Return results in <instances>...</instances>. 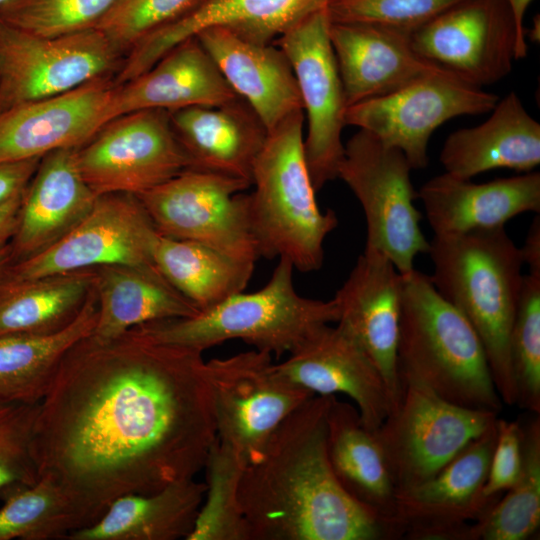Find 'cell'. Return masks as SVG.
<instances>
[{"label": "cell", "instance_id": "1", "mask_svg": "<svg viewBox=\"0 0 540 540\" xmlns=\"http://www.w3.org/2000/svg\"><path fill=\"white\" fill-rule=\"evenodd\" d=\"M202 352L137 327L92 333L63 356L39 404L32 453L86 527L126 494H149L204 469L216 439Z\"/></svg>", "mask_w": 540, "mask_h": 540}, {"label": "cell", "instance_id": "2", "mask_svg": "<svg viewBox=\"0 0 540 540\" xmlns=\"http://www.w3.org/2000/svg\"><path fill=\"white\" fill-rule=\"evenodd\" d=\"M332 395H314L244 467L239 501L250 540H383L392 529L341 486L327 451Z\"/></svg>", "mask_w": 540, "mask_h": 540}, {"label": "cell", "instance_id": "3", "mask_svg": "<svg viewBox=\"0 0 540 540\" xmlns=\"http://www.w3.org/2000/svg\"><path fill=\"white\" fill-rule=\"evenodd\" d=\"M427 254L434 287L477 334L501 401L516 404L509 339L523 280L520 247L498 227L434 235Z\"/></svg>", "mask_w": 540, "mask_h": 540}, {"label": "cell", "instance_id": "4", "mask_svg": "<svg viewBox=\"0 0 540 540\" xmlns=\"http://www.w3.org/2000/svg\"><path fill=\"white\" fill-rule=\"evenodd\" d=\"M402 274L399 376L456 405L498 414L503 402L474 329L438 293L430 276L415 268Z\"/></svg>", "mask_w": 540, "mask_h": 540}, {"label": "cell", "instance_id": "5", "mask_svg": "<svg viewBox=\"0 0 540 540\" xmlns=\"http://www.w3.org/2000/svg\"><path fill=\"white\" fill-rule=\"evenodd\" d=\"M303 111L268 131L252 170L249 218L260 257L284 258L300 272L321 268L324 241L338 225L322 211L304 152Z\"/></svg>", "mask_w": 540, "mask_h": 540}, {"label": "cell", "instance_id": "6", "mask_svg": "<svg viewBox=\"0 0 540 540\" xmlns=\"http://www.w3.org/2000/svg\"><path fill=\"white\" fill-rule=\"evenodd\" d=\"M294 267L279 258L268 282L252 293L239 292L191 317L137 326L151 338L203 352L240 339L256 350L290 354L322 327L337 323L339 308L301 296L293 283Z\"/></svg>", "mask_w": 540, "mask_h": 540}, {"label": "cell", "instance_id": "7", "mask_svg": "<svg viewBox=\"0 0 540 540\" xmlns=\"http://www.w3.org/2000/svg\"><path fill=\"white\" fill-rule=\"evenodd\" d=\"M405 155L360 130L344 145L337 178L359 201L366 221V249L386 255L401 273L414 269V259L428 253L420 227L421 212Z\"/></svg>", "mask_w": 540, "mask_h": 540}, {"label": "cell", "instance_id": "8", "mask_svg": "<svg viewBox=\"0 0 540 540\" xmlns=\"http://www.w3.org/2000/svg\"><path fill=\"white\" fill-rule=\"evenodd\" d=\"M400 380L396 405L374 430L397 492L433 477L498 418L451 403L414 379Z\"/></svg>", "mask_w": 540, "mask_h": 540}, {"label": "cell", "instance_id": "9", "mask_svg": "<svg viewBox=\"0 0 540 540\" xmlns=\"http://www.w3.org/2000/svg\"><path fill=\"white\" fill-rule=\"evenodd\" d=\"M272 354L251 350L205 363L219 441L247 464L276 428L314 394L284 377Z\"/></svg>", "mask_w": 540, "mask_h": 540}, {"label": "cell", "instance_id": "10", "mask_svg": "<svg viewBox=\"0 0 540 540\" xmlns=\"http://www.w3.org/2000/svg\"><path fill=\"white\" fill-rule=\"evenodd\" d=\"M249 181L186 169L137 198L158 233L199 242L238 260L260 258L249 218Z\"/></svg>", "mask_w": 540, "mask_h": 540}, {"label": "cell", "instance_id": "11", "mask_svg": "<svg viewBox=\"0 0 540 540\" xmlns=\"http://www.w3.org/2000/svg\"><path fill=\"white\" fill-rule=\"evenodd\" d=\"M123 59L96 28L42 37L0 21V113L111 76Z\"/></svg>", "mask_w": 540, "mask_h": 540}, {"label": "cell", "instance_id": "12", "mask_svg": "<svg viewBox=\"0 0 540 540\" xmlns=\"http://www.w3.org/2000/svg\"><path fill=\"white\" fill-rule=\"evenodd\" d=\"M80 172L97 195H140L191 167L169 112L134 111L103 125L77 148Z\"/></svg>", "mask_w": 540, "mask_h": 540}, {"label": "cell", "instance_id": "13", "mask_svg": "<svg viewBox=\"0 0 540 540\" xmlns=\"http://www.w3.org/2000/svg\"><path fill=\"white\" fill-rule=\"evenodd\" d=\"M329 25L325 7L299 19L277 38L292 67L306 114L304 152L316 192L337 178L344 157L341 134L347 104Z\"/></svg>", "mask_w": 540, "mask_h": 540}, {"label": "cell", "instance_id": "14", "mask_svg": "<svg viewBox=\"0 0 540 540\" xmlns=\"http://www.w3.org/2000/svg\"><path fill=\"white\" fill-rule=\"evenodd\" d=\"M158 235L137 196L100 195L70 232L38 254L12 263L3 277L30 279L108 265L154 266Z\"/></svg>", "mask_w": 540, "mask_h": 540}, {"label": "cell", "instance_id": "15", "mask_svg": "<svg viewBox=\"0 0 540 540\" xmlns=\"http://www.w3.org/2000/svg\"><path fill=\"white\" fill-rule=\"evenodd\" d=\"M499 97L440 72L391 94L347 107L346 125L358 127L400 150L412 169L428 164V142L447 120L491 111Z\"/></svg>", "mask_w": 540, "mask_h": 540}, {"label": "cell", "instance_id": "16", "mask_svg": "<svg viewBox=\"0 0 540 540\" xmlns=\"http://www.w3.org/2000/svg\"><path fill=\"white\" fill-rule=\"evenodd\" d=\"M410 43L426 61L480 88L509 74L516 34L504 0H463L413 30Z\"/></svg>", "mask_w": 540, "mask_h": 540}, {"label": "cell", "instance_id": "17", "mask_svg": "<svg viewBox=\"0 0 540 540\" xmlns=\"http://www.w3.org/2000/svg\"><path fill=\"white\" fill-rule=\"evenodd\" d=\"M496 436L497 421L433 477L397 492L400 538L465 540L468 526L501 497L483 492Z\"/></svg>", "mask_w": 540, "mask_h": 540}, {"label": "cell", "instance_id": "18", "mask_svg": "<svg viewBox=\"0 0 540 540\" xmlns=\"http://www.w3.org/2000/svg\"><path fill=\"white\" fill-rule=\"evenodd\" d=\"M402 286L403 274L393 262L383 253L365 248L334 296L339 308L337 322L356 338L378 369L390 410L401 393L397 348Z\"/></svg>", "mask_w": 540, "mask_h": 540}, {"label": "cell", "instance_id": "19", "mask_svg": "<svg viewBox=\"0 0 540 540\" xmlns=\"http://www.w3.org/2000/svg\"><path fill=\"white\" fill-rule=\"evenodd\" d=\"M114 87L111 76H102L1 112L0 162L42 158L61 148L82 146L105 125Z\"/></svg>", "mask_w": 540, "mask_h": 540}, {"label": "cell", "instance_id": "20", "mask_svg": "<svg viewBox=\"0 0 540 540\" xmlns=\"http://www.w3.org/2000/svg\"><path fill=\"white\" fill-rule=\"evenodd\" d=\"M329 0H201L190 12L154 31L124 57L114 82L124 84L201 31L221 27L258 43H272L287 28Z\"/></svg>", "mask_w": 540, "mask_h": 540}, {"label": "cell", "instance_id": "21", "mask_svg": "<svg viewBox=\"0 0 540 540\" xmlns=\"http://www.w3.org/2000/svg\"><path fill=\"white\" fill-rule=\"evenodd\" d=\"M276 368L314 395H347L370 430H376L390 410L381 374L356 338L338 322L335 327L329 324L319 329Z\"/></svg>", "mask_w": 540, "mask_h": 540}, {"label": "cell", "instance_id": "22", "mask_svg": "<svg viewBox=\"0 0 540 540\" xmlns=\"http://www.w3.org/2000/svg\"><path fill=\"white\" fill-rule=\"evenodd\" d=\"M329 38L347 107L446 72L419 56L405 31L369 23L330 22Z\"/></svg>", "mask_w": 540, "mask_h": 540}, {"label": "cell", "instance_id": "23", "mask_svg": "<svg viewBox=\"0 0 540 540\" xmlns=\"http://www.w3.org/2000/svg\"><path fill=\"white\" fill-rule=\"evenodd\" d=\"M195 37L267 132L303 111L292 67L279 47L251 41L221 27L205 29Z\"/></svg>", "mask_w": 540, "mask_h": 540}, {"label": "cell", "instance_id": "24", "mask_svg": "<svg viewBox=\"0 0 540 540\" xmlns=\"http://www.w3.org/2000/svg\"><path fill=\"white\" fill-rule=\"evenodd\" d=\"M418 198L434 235L504 227L524 212L540 213V173L477 184L445 172L425 182Z\"/></svg>", "mask_w": 540, "mask_h": 540}, {"label": "cell", "instance_id": "25", "mask_svg": "<svg viewBox=\"0 0 540 540\" xmlns=\"http://www.w3.org/2000/svg\"><path fill=\"white\" fill-rule=\"evenodd\" d=\"M236 98L201 43L191 37L138 77L115 85L105 122L139 110L171 112L192 106L222 105Z\"/></svg>", "mask_w": 540, "mask_h": 540}, {"label": "cell", "instance_id": "26", "mask_svg": "<svg viewBox=\"0 0 540 540\" xmlns=\"http://www.w3.org/2000/svg\"><path fill=\"white\" fill-rule=\"evenodd\" d=\"M77 148H61L42 157L24 191L17 230L10 241L13 263L54 244L92 209L98 196L80 172Z\"/></svg>", "mask_w": 540, "mask_h": 540}, {"label": "cell", "instance_id": "27", "mask_svg": "<svg viewBox=\"0 0 540 540\" xmlns=\"http://www.w3.org/2000/svg\"><path fill=\"white\" fill-rule=\"evenodd\" d=\"M173 131L192 169L251 183L255 160L267 129L241 98L217 106H192L169 112Z\"/></svg>", "mask_w": 540, "mask_h": 540}, {"label": "cell", "instance_id": "28", "mask_svg": "<svg viewBox=\"0 0 540 540\" xmlns=\"http://www.w3.org/2000/svg\"><path fill=\"white\" fill-rule=\"evenodd\" d=\"M326 421L328 457L337 480L400 538L397 490L375 431L363 424L356 406L335 395L330 398Z\"/></svg>", "mask_w": 540, "mask_h": 540}, {"label": "cell", "instance_id": "29", "mask_svg": "<svg viewBox=\"0 0 540 540\" xmlns=\"http://www.w3.org/2000/svg\"><path fill=\"white\" fill-rule=\"evenodd\" d=\"M482 124L451 133L440 153L445 172L472 177L498 168L530 172L540 163V124L515 92L498 100Z\"/></svg>", "mask_w": 540, "mask_h": 540}, {"label": "cell", "instance_id": "30", "mask_svg": "<svg viewBox=\"0 0 540 540\" xmlns=\"http://www.w3.org/2000/svg\"><path fill=\"white\" fill-rule=\"evenodd\" d=\"M205 492L206 483L189 478L153 493L123 495L97 521L73 531L67 539L187 540Z\"/></svg>", "mask_w": 540, "mask_h": 540}, {"label": "cell", "instance_id": "31", "mask_svg": "<svg viewBox=\"0 0 540 540\" xmlns=\"http://www.w3.org/2000/svg\"><path fill=\"white\" fill-rule=\"evenodd\" d=\"M97 321L92 332L110 339L144 324L194 316L199 310L155 266L95 268Z\"/></svg>", "mask_w": 540, "mask_h": 540}, {"label": "cell", "instance_id": "32", "mask_svg": "<svg viewBox=\"0 0 540 540\" xmlns=\"http://www.w3.org/2000/svg\"><path fill=\"white\" fill-rule=\"evenodd\" d=\"M96 321L93 285L82 310L65 328L48 334L0 335V403H40L63 356L93 332Z\"/></svg>", "mask_w": 540, "mask_h": 540}, {"label": "cell", "instance_id": "33", "mask_svg": "<svg viewBox=\"0 0 540 540\" xmlns=\"http://www.w3.org/2000/svg\"><path fill=\"white\" fill-rule=\"evenodd\" d=\"M94 280L95 269L0 278V335L48 334L65 328L82 310Z\"/></svg>", "mask_w": 540, "mask_h": 540}, {"label": "cell", "instance_id": "34", "mask_svg": "<svg viewBox=\"0 0 540 540\" xmlns=\"http://www.w3.org/2000/svg\"><path fill=\"white\" fill-rule=\"evenodd\" d=\"M152 261L160 274L199 311L244 291L255 263L191 240L158 235Z\"/></svg>", "mask_w": 540, "mask_h": 540}, {"label": "cell", "instance_id": "35", "mask_svg": "<svg viewBox=\"0 0 540 540\" xmlns=\"http://www.w3.org/2000/svg\"><path fill=\"white\" fill-rule=\"evenodd\" d=\"M0 540L67 539L86 522L75 502L51 476L0 493Z\"/></svg>", "mask_w": 540, "mask_h": 540}, {"label": "cell", "instance_id": "36", "mask_svg": "<svg viewBox=\"0 0 540 540\" xmlns=\"http://www.w3.org/2000/svg\"><path fill=\"white\" fill-rule=\"evenodd\" d=\"M522 426V469L504 496L477 521L465 540H525L540 526V417Z\"/></svg>", "mask_w": 540, "mask_h": 540}, {"label": "cell", "instance_id": "37", "mask_svg": "<svg viewBox=\"0 0 540 540\" xmlns=\"http://www.w3.org/2000/svg\"><path fill=\"white\" fill-rule=\"evenodd\" d=\"M246 463L216 439L208 452L205 502L187 540H250L239 501V484Z\"/></svg>", "mask_w": 540, "mask_h": 540}, {"label": "cell", "instance_id": "38", "mask_svg": "<svg viewBox=\"0 0 540 540\" xmlns=\"http://www.w3.org/2000/svg\"><path fill=\"white\" fill-rule=\"evenodd\" d=\"M516 404L540 414V275H523L509 339Z\"/></svg>", "mask_w": 540, "mask_h": 540}, {"label": "cell", "instance_id": "39", "mask_svg": "<svg viewBox=\"0 0 540 540\" xmlns=\"http://www.w3.org/2000/svg\"><path fill=\"white\" fill-rule=\"evenodd\" d=\"M117 0H8L0 21L32 35L57 37L95 28Z\"/></svg>", "mask_w": 540, "mask_h": 540}, {"label": "cell", "instance_id": "40", "mask_svg": "<svg viewBox=\"0 0 540 540\" xmlns=\"http://www.w3.org/2000/svg\"><path fill=\"white\" fill-rule=\"evenodd\" d=\"M201 0H117L95 28L124 55L154 31L181 18Z\"/></svg>", "mask_w": 540, "mask_h": 540}, {"label": "cell", "instance_id": "41", "mask_svg": "<svg viewBox=\"0 0 540 540\" xmlns=\"http://www.w3.org/2000/svg\"><path fill=\"white\" fill-rule=\"evenodd\" d=\"M39 404L0 403V493L39 478L32 453Z\"/></svg>", "mask_w": 540, "mask_h": 540}, {"label": "cell", "instance_id": "42", "mask_svg": "<svg viewBox=\"0 0 540 540\" xmlns=\"http://www.w3.org/2000/svg\"><path fill=\"white\" fill-rule=\"evenodd\" d=\"M463 0H329L330 22L381 25L411 33Z\"/></svg>", "mask_w": 540, "mask_h": 540}, {"label": "cell", "instance_id": "43", "mask_svg": "<svg viewBox=\"0 0 540 540\" xmlns=\"http://www.w3.org/2000/svg\"><path fill=\"white\" fill-rule=\"evenodd\" d=\"M522 469V426L516 421L497 419V436L487 480L486 497H500L513 486Z\"/></svg>", "mask_w": 540, "mask_h": 540}, {"label": "cell", "instance_id": "44", "mask_svg": "<svg viewBox=\"0 0 540 540\" xmlns=\"http://www.w3.org/2000/svg\"><path fill=\"white\" fill-rule=\"evenodd\" d=\"M41 159L0 162V205L25 191Z\"/></svg>", "mask_w": 540, "mask_h": 540}, {"label": "cell", "instance_id": "45", "mask_svg": "<svg viewBox=\"0 0 540 540\" xmlns=\"http://www.w3.org/2000/svg\"><path fill=\"white\" fill-rule=\"evenodd\" d=\"M24 192L0 205V249L10 243L17 230Z\"/></svg>", "mask_w": 540, "mask_h": 540}, {"label": "cell", "instance_id": "46", "mask_svg": "<svg viewBox=\"0 0 540 540\" xmlns=\"http://www.w3.org/2000/svg\"><path fill=\"white\" fill-rule=\"evenodd\" d=\"M524 265L527 264L529 273L540 275V217L533 219L523 247H520Z\"/></svg>", "mask_w": 540, "mask_h": 540}, {"label": "cell", "instance_id": "47", "mask_svg": "<svg viewBox=\"0 0 540 540\" xmlns=\"http://www.w3.org/2000/svg\"><path fill=\"white\" fill-rule=\"evenodd\" d=\"M507 4L515 26L516 46L515 60L522 59L527 55V43L524 36L523 18L526 9L532 0H504Z\"/></svg>", "mask_w": 540, "mask_h": 540}, {"label": "cell", "instance_id": "48", "mask_svg": "<svg viewBox=\"0 0 540 540\" xmlns=\"http://www.w3.org/2000/svg\"><path fill=\"white\" fill-rule=\"evenodd\" d=\"M13 263L12 250L10 243L5 247L0 249V278H2L8 269V267Z\"/></svg>", "mask_w": 540, "mask_h": 540}, {"label": "cell", "instance_id": "49", "mask_svg": "<svg viewBox=\"0 0 540 540\" xmlns=\"http://www.w3.org/2000/svg\"><path fill=\"white\" fill-rule=\"evenodd\" d=\"M540 21L539 16H537V19H534V25L533 27L528 31V36L531 41L538 43L540 39Z\"/></svg>", "mask_w": 540, "mask_h": 540}, {"label": "cell", "instance_id": "50", "mask_svg": "<svg viewBox=\"0 0 540 540\" xmlns=\"http://www.w3.org/2000/svg\"><path fill=\"white\" fill-rule=\"evenodd\" d=\"M7 1H8V0H0V6H1L2 4H4L5 2H7Z\"/></svg>", "mask_w": 540, "mask_h": 540}]
</instances>
